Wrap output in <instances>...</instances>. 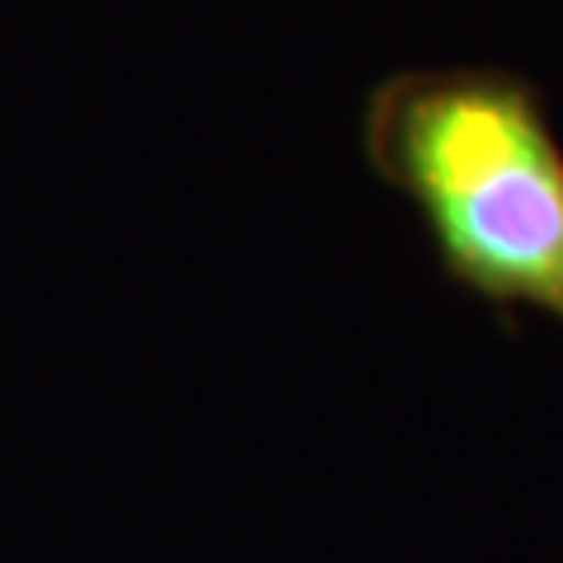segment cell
<instances>
[{
    "instance_id": "6da1fadb",
    "label": "cell",
    "mask_w": 563,
    "mask_h": 563,
    "mask_svg": "<svg viewBox=\"0 0 563 563\" xmlns=\"http://www.w3.org/2000/svg\"><path fill=\"white\" fill-rule=\"evenodd\" d=\"M366 161L409 198L446 273L563 320V146L507 70H404L366 103Z\"/></svg>"
}]
</instances>
